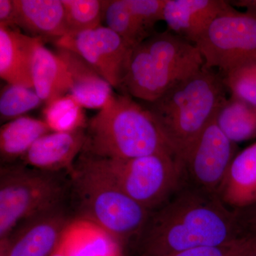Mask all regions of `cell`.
<instances>
[{
	"mask_svg": "<svg viewBox=\"0 0 256 256\" xmlns=\"http://www.w3.org/2000/svg\"><path fill=\"white\" fill-rule=\"evenodd\" d=\"M236 212L216 194L184 186L152 212L140 239V256H168L201 246L222 245L242 238Z\"/></svg>",
	"mask_w": 256,
	"mask_h": 256,
	"instance_id": "1",
	"label": "cell"
},
{
	"mask_svg": "<svg viewBox=\"0 0 256 256\" xmlns=\"http://www.w3.org/2000/svg\"><path fill=\"white\" fill-rule=\"evenodd\" d=\"M227 92L220 74L203 66L148 102L146 108L182 161L227 100Z\"/></svg>",
	"mask_w": 256,
	"mask_h": 256,
	"instance_id": "2",
	"label": "cell"
},
{
	"mask_svg": "<svg viewBox=\"0 0 256 256\" xmlns=\"http://www.w3.org/2000/svg\"><path fill=\"white\" fill-rule=\"evenodd\" d=\"M164 152L176 154L150 112L131 96L114 94L88 120L82 152L88 156L131 159Z\"/></svg>",
	"mask_w": 256,
	"mask_h": 256,
	"instance_id": "3",
	"label": "cell"
},
{
	"mask_svg": "<svg viewBox=\"0 0 256 256\" xmlns=\"http://www.w3.org/2000/svg\"><path fill=\"white\" fill-rule=\"evenodd\" d=\"M204 65L196 45L169 31L154 32L133 48L120 90L154 102Z\"/></svg>",
	"mask_w": 256,
	"mask_h": 256,
	"instance_id": "4",
	"label": "cell"
},
{
	"mask_svg": "<svg viewBox=\"0 0 256 256\" xmlns=\"http://www.w3.org/2000/svg\"><path fill=\"white\" fill-rule=\"evenodd\" d=\"M76 162L104 178L150 212L186 186L182 161L170 152L131 159L96 158L82 152Z\"/></svg>",
	"mask_w": 256,
	"mask_h": 256,
	"instance_id": "5",
	"label": "cell"
},
{
	"mask_svg": "<svg viewBox=\"0 0 256 256\" xmlns=\"http://www.w3.org/2000/svg\"><path fill=\"white\" fill-rule=\"evenodd\" d=\"M72 174L82 218L97 224L122 246L140 239L150 210L78 163Z\"/></svg>",
	"mask_w": 256,
	"mask_h": 256,
	"instance_id": "6",
	"label": "cell"
},
{
	"mask_svg": "<svg viewBox=\"0 0 256 256\" xmlns=\"http://www.w3.org/2000/svg\"><path fill=\"white\" fill-rule=\"evenodd\" d=\"M56 173L24 164H8L0 171V239L24 220L60 206L64 190Z\"/></svg>",
	"mask_w": 256,
	"mask_h": 256,
	"instance_id": "7",
	"label": "cell"
},
{
	"mask_svg": "<svg viewBox=\"0 0 256 256\" xmlns=\"http://www.w3.org/2000/svg\"><path fill=\"white\" fill-rule=\"evenodd\" d=\"M205 68L220 75L236 66L256 60V16L235 8L220 15L196 44Z\"/></svg>",
	"mask_w": 256,
	"mask_h": 256,
	"instance_id": "8",
	"label": "cell"
},
{
	"mask_svg": "<svg viewBox=\"0 0 256 256\" xmlns=\"http://www.w3.org/2000/svg\"><path fill=\"white\" fill-rule=\"evenodd\" d=\"M236 149V144L218 127L215 114L183 158L191 186L217 195L237 154Z\"/></svg>",
	"mask_w": 256,
	"mask_h": 256,
	"instance_id": "9",
	"label": "cell"
},
{
	"mask_svg": "<svg viewBox=\"0 0 256 256\" xmlns=\"http://www.w3.org/2000/svg\"><path fill=\"white\" fill-rule=\"evenodd\" d=\"M56 48L74 52L95 69L114 88H120L133 48L106 26L67 34L54 42Z\"/></svg>",
	"mask_w": 256,
	"mask_h": 256,
	"instance_id": "10",
	"label": "cell"
},
{
	"mask_svg": "<svg viewBox=\"0 0 256 256\" xmlns=\"http://www.w3.org/2000/svg\"><path fill=\"white\" fill-rule=\"evenodd\" d=\"M70 222L58 206L24 220L0 242L6 256H50Z\"/></svg>",
	"mask_w": 256,
	"mask_h": 256,
	"instance_id": "11",
	"label": "cell"
},
{
	"mask_svg": "<svg viewBox=\"0 0 256 256\" xmlns=\"http://www.w3.org/2000/svg\"><path fill=\"white\" fill-rule=\"evenodd\" d=\"M166 0H104L106 26L122 37L132 48L154 33L163 20Z\"/></svg>",
	"mask_w": 256,
	"mask_h": 256,
	"instance_id": "12",
	"label": "cell"
},
{
	"mask_svg": "<svg viewBox=\"0 0 256 256\" xmlns=\"http://www.w3.org/2000/svg\"><path fill=\"white\" fill-rule=\"evenodd\" d=\"M233 8L224 0H166L163 21L169 31L196 45L215 18Z\"/></svg>",
	"mask_w": 256,
	"mask_h": 256,
	"instance_id": "13",
	"label": "cell"
},
{
	"mask_svg": "<svg viewBox=\"0 0 256 256\" xmlns=\"http://www.w3.org/2000/svg\"><path fill=\"white\" fill-rule=\"evenodd\" d=\"M86 142V129L73 132H50L42 136L22 158L23 164L34 169L56 173H72L77 156Z\"/></svg>",
	"mask_w": 256,
	"mask_h": 256,
	"instance_id": "14",
	"label": "cell"
},
{
	"mask_svg": "<svg viewBox=\"0 0 256 256\" xmlns=\"http://www.w3.org/2000/svg\"><path fill=\"white\" fill-rule=\"evenodd\" d=\"M44 40L24 34L18 28L0 26V77L8 84L33 88L32 63Z\"/></svg>",
	"mask_w": 256,
	"mask_h": 256,
	"instance_id": "15",
	"label": "cell"
},
{
	"mask_svg": "<svg viewBox=\"0 0 256 256\" xmlns=\"http://www.w3.org/2000/svg\"><path fill=\"white\" fill-rule=\"evenodd\" d=\"M16 28L54 42L68 33L62 0H14Z\"/></svg>",
	"mask_w": 256,
	"mask_h": 256,
	"instance_id": "16",
	"label": "cell"
},
{
	"mask_svg": "<svg viewBox=\"0 0 256 256\" xmlns=\"http://www.w3.org/2000/svg\"><path fill=\"white\" fill-rule=\"evenodd\" d=\"M56 48V53L66 64L72 78L69 94L84 108H104L114 96V88L80 56L65 48Z\"/></svg>",
	"mask_w": 256,
	"mask_h": 256,
	"instance_id": "17",
	"label": "cell"
},
{
	"mask_svg": "<svg viewBox=\"0 0 256 256\" xmlns=\"http://www.w3.org/2000/svg\"><path fill=\"white\" fill-rule=\"evenodd\" d=\"M232 210L252 206L256 202V141L237 153L218 194Z\"/></svg>",
	"mask_w": 256,
	"mask_h": 256,
	"instance_id": "18",
	"label": "cell"
},
{
	"mask_svg": "<svg viewBox=\"0 0 256 256\" xmlns=\"http://www.w3.org/2000/svg\"><path fill=\"white\" fill-rule=\"evenodd\" d=\"M33 88L46 105L68 95L72 78L68 67L60 55L44 46L37 47L32 63Z\"/></svg>",
	"mask_w": 256,
	"mask_h": 256,
	"instance_id": "19",
	"label": "cell"
},
{
	"mask_svg": "<svg viewBox=\"0 0 256 256\" xmlns=\"http://www.w3.org/2000/svg\"><path fill=\"white\" fill-rule=\"evenodd\" d=\"M62 242L68 256H120L122 245L94 222L72 220Z\"/></svg>",
	"mask_w": 256,
	"mask_h": 256,
	"instance_id": "20",
	"label": "cell"
},
{
	"mask_svg": "<svg viewBox=\"0 0 256 256\" xmlns=\"http://www.w3.org/2000/svg\"><path fill=\"white\" fill-rule=\"evenodd\" d=\"M52 132L42 120L22 116L3 124L0 129L2 162L12 164L22 159L42 136Z\"/></svg>",
	"mask_w": 256,
	"mask_h": 256,
	"instance_id": "21",
	"label": "cell"
},
{
	"mask_svg": "<svg viewBox=\"0 0 256 256\" xmlns=\"http://www.w3.org/2000/svg\"><path fill=\"white\" fill-rule=\"evenodd\" d=\"M216 121L235 144L256 138V107L244 101L227 98L217 111Z\"/></svg>",
	"mask_w": 256,
	"mask_h": 256,
	"instance_id": "22",
	"label": "cell"
},
{
	"mask_svg": "<svg viewBox=\"0 0 256 256\" xmlns=\"http://www.w3.org/2000/svg\"><path fill=\"white\" fill-rule=\"evenodd\" d=\"M43 116L52 132H73L87 127L84 108L70 94L47 104Z\"/></svg>",
	"mask_w": 256,
	"mask_h": 256,
	"instance_id": "23",
	"label": "cell"
},
{
	"mask_svg": "<svg viewBox=\"0 0 256 256\" xmlns=\"http://www.w3.org/2000/svg\"><path fill=\"white\" fill-rule=\"evenodd\" d=\"M68 34L79 33L101 26L104 0H62Z\"/></svg>",
	"mask_w": 256,
	"mask_h": 256,
	"instance_id": "24",
	"label": "cell"
},
{
	"mask_svg": "<svg viewBox=\"0 0 256 256\" xmlns=\"http://www.w3.org/2000/svg\"><path fill=\"white\" fill-rule=\"evenodd\" d=\"M42 102L34 89L8 84L2 89L0 95L1 122H9L22 117L40 107Z\"/></svg>",
	"mask_w": 256,
	"mask_h": 256,
	"instance_id": "25",
	"label": "cell"
},
{
	"mask_svg": "<svg viewBox=\"0 0 256 256\" xmlns=\"http://www.w3.org/2000/svg\"><path fill=\"white\" fill-rule=\"evenodd\" d=\"M220 76L230 97L256 107V60L242 62Z\"/></svg>",
	"mask_w": 256,
	"mask_h": 256,
	"instance_id": "26",
	"label": "cell"
},
{
	"mask_svg": "<svg viewBox=\"0 0 256 256\" xmlns=\"http://www.w3.org/2000/svg\"><path fill=\"white\" fill-rule=\"evenodd\" d=\"M256 236H248L222 245L188 249L168 256H256Z\"/></svg>",
	"mask_w": 256,
	"mask_h": 256,
	"instance_id": "27",
	"label": "cell"
},
{
	"mask_svg": "<svg viewBox=\"0 0 256 256\" xmlns=\"http://www.w3.org/2000/svg\"><path fill=\"white\" fill-rule=\"evenodd\" d=\"M234 210L238 216L239 224L244 235L256 236V202L246 208Z\"/></svg>",
	"mask_w": 256,
	"mask_h": 256,
	"instance_id": "28",
	"label": "cell"
},
{
	"mask_svg": "<svg viewBox=\"0 0 256 256\" xmlns=\"http://www.w3.org/2000/svg\"><path fill=\"white\" fill-rule=\"evenodd\" d=\"M14 0H0V26L16 28Z\"/></svg>",
	"mask_w": 256,
	"mask_h": 256,
	"instance_id": "29",
	"label": "cell"
},
{
	"mask_svg": "<svg viewBox=\"0 0 256 256\" xmlns=\"http://www.w3.org/2000/svg\"><path fill=\"white\" fill-rule=\"evenodd\" d=\"M229 2L234 8H244L245 12L256 16V0H234Z\"/></svg>",
	"mask_w": 256,
	"mask_h": 256,
	"instance_id": "30",
	"label": "cell"
},
{
	"mask_svg": "<svg viewBox=\"0 0 256 256\" xmlns=\"http://www.w3.org/2000/svg\"><path fill=\"white\" fill-rule=\"evenodd\" d=\"M50 256H68V252L66 250L65 247L60 242V245L56 249L55 252Z\"/></svg>",
	"mask_w": 256,
	"mask_h": 256,
	"instance_id": "31",
	"label": "cell"
},
{
	"mask_svg": "<svg viewBox=\"0 0 256 256\" xmlns=\"http://www.w3.org/2000/svg\"><path fill=\"white\" fill-rule=\"evenodd\" d=\"M0 256H6L4 242H0Z\"/></svg>",
	"mask_w": 256,
	"mask_h": 256,
	"instance_id": "32",
	"label": "cell"
},
{
	"mask_svg": "<svg viewBox=\"0 0 256 256\" xmlns=\"http://www.w3.org/2000/svg\"></svg>",
	"mask_w": 256,
	"mask_h": 256,
	"instance_id": "33",
	"label": "cell"
}]
</instances>
